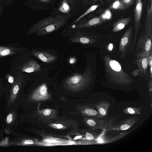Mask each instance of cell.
Wrapping results in <instances>:
<instances>
[{"mask_svg": "<svg viewBox=\"0 0 152 152\" xmlns=\"http://www.w3.org/2000/svg\"><path fill=\"white\" fill-rule=\"evenodd\" d=\"M70 17L69 15H59L45 18L33 25L26 34L35 33L38 36L48 34L62 27Z\"/></svg>", "mask_w": 152, "mask_h": 152, "instance_id": "cell-1", "label": "cell"}, {"mask_svg": "<svg viewBox=\"0 0 152 152\" xmlns=\"http://www.w3.org/2000/svg\"><path fill=\"white\" fill-rule=\"evenodd\" d=\"M103 58L106 75L110 81L120 86H128L134 82L131 77L123 70L118 61L108 55H104Z\"/></svg>", "mask_w": 152, "mask_h": 152, "instance_id": "cell-2", "label": "cell"}, {"mask_svg": "<svg viewBox=\"0 0 152 152\" xmlns=\"http://www.w3.org/2000/svg\"><path fill=\"white\" fill-rule=\"evenodd\" d=\"M23 81L22 74L18 73L9 90L7 91L5 109L7 111L17 109L20 103Z\"/></svg>", "mask_w": 152, "mask_h": 152, "instance_id": "cell-3", "label": "cell"}, {"mask_svg": "<svg viewBox=\"0 0 152 152\" xmlns=\"http://www.w3.org/2000/svg\"><path fill=\"white\" fill-rule=\"evenodd\" d=\"M92 80L90 71L83 74H75L67 78L65 81L66 86L69 89L78 91L86 86Z\"/></svg>", "mask_w": 152, "mask_h": 152, "instance_id": "cell-4", "label": "cell"}, {"mask_svg": "<svg viewBox=\"0 0 152 152\" xmlns=\"http://www.w3.org/2000/svg\"><path fill=\"white\" fill-rule=\"evenodd\" d=\"M152 36L144 32L139 37L137 43L135 57L136 58L152 55Z\"/></svg>", "mask_w": 152, "mask_h": 152, "instance_id": "cell-5", "label": "cell"}, {"mask_svg": "<svg viewBox=\"0 0 152 152\" xmlns=\"http://www.w3.org/2000/svg\"><path fill=\"white\" fill-rule=\"evenodd\" d=\"M133 28L130 27L125 32L120 40L119 50L121 53V59H124L130 50L132 42Z\"/></svg>", "mask_w": 152, "mask_h": 152, "instance_id": "cell-6", "label": "cell"}, {"mask_svg": "<svg viewBox=\"0 0 152 152\" xmlns=\"http://www.w3.org/2000/svg\"><path fill=\"white\" fill-rule=\"evenodd\" d=\"M142 9V0H136V5L134 10L135 22V31L133 39L130 50L133 52L140 28L141 27V19Z\"/></svg>", "mask_w": 152, "mask_h": 152, "instance_id": "cell-7", "label": "cell"}, {"mask_svg": "<svg viewBox=\"0 0 152 152\" xmlns=\"http://www.w3.org/2000/svg\"><path fill=\"white\" fill-rule=\"evenodd\" d=\"M152 57V55L136 58L133 63L137 65V67L131 73V74L134 77L138 75L142 76H145L147 74L149 61Z\"/></svg>", "mask_w": 152, "mask_h": 152, "instance_id": "cell-8", "label": "cell"}, {"mask_svg": "<svg viewBox=\"0 0 152 152\" xmlns=\"http://www.w3.org/2000/svg\"><path fill=\"white\" fill-rule=\"evenodd\" d=\"M113 120L102 119L101 118H86L85 121L88 126L94 129H107L112 124Z\"/></svg>", "mask_w": 152, "mask_h": 152, "instance_id": "cell-9", "label": "cell"}, {"mask_svg": "<svg viewBox=\"0 0 152 152\" xmlns=\"http://www.w3.org/2000/svg\"><path fill=\"white\" fill-rule=\"evenodd\" d=\"M138 119L137 116H132L125 119L117 125H113L111 124L107 130L110 131L128 130L135 124Z\"/></svg>", "mask_w": 152, "mask_h": 152, "instance_id": "cell-10", "label": "cell"}, {"mask_svg": "<svg viewBox=\"0 0 152 152\" xmlns=\"http://www.w3.org/2000/svg\"><path fill=\"white\" fill-rule=\"evenodd\" d=\"M50 96L48 91L47 84L44 83L35 91L32 94L31 98L36 100H44L48 99Z\"/></svg>", "mask_w": 152, "mask_h": 152, "instance_id": "cell-11", "label": "cell"}, {"mask_svg": "<svg viewBox=\"0 0 152 152\" xmlns=\"http://www.w3.org/2000/svg\"><path fill=\"white\" fill-rule=\"evenodd\" d=\"M103 22L100 17L87 20L82 18L76 23H77V28H80L90 27L100 24Z\"/></svg>", "mask_w": 152, "mask_h": 152, "instance_id": "cell-12", "label": "cell"}, {"mask_svg": "<svg viewBox=\"0 0 152 152\" xmlns=\"http://www.w3.org/2000/svg\"><path fill=\"white\" fill-rule=\"evenodd\" d=\"M94 106L101 118L108 115V111L110 106V103L109 102L101 100L96 103Z\"/></svg>", "mask_w": 152, "mask_h": 152, "instance_id": "cell-13", "label": "cell"}, {"mask_svg": "<svg viewBox=\"0 0 152 152\" xmlns=\"http://www.w3.org/2000/svg\"><path fill=\"white\" fill-rule=\"evenodd\" d=\"M21 71L24 72L31 73L41 69L40 66L35 61L31 60L26 62L21 67Z\"/></svg>", "mask_w": 152, "mask_h": 152, "instance_id": "cell-14", "label": "cell"}, {"mask_svg": "<svg viewBox=\"0 0 152 152\" xmlns=\"http://www.w3.org/2000/svg\"><path fill=\"white\" fill-rule=\"evenodd\" d=\"M97 37L91 35H81L71 39L72 42H78L83 44H91L97 41Z\"/></svg>", "mask_w": 152, "mask_h": 152, "instance_id": "cell-15", "label": "cell"}, {"mask_svg": "<svg viewBox=\"0 0 152 152\" xmlns=\"http://www.w3.org/2000/svg\"><path fill=\"white\" fill-rule=\"evenodd\" d=\"M34 55L42 61L49 63L54 61L56 57L51 54L45 52L33 51Z\"/></svg>", "mask_w": 152, "mask_h": 152, "instance_id": "cell-16", "label": "cell"}, {"mask_svg": "<svg viewBox=\"0 0 152 152\" xmlns=\"http://www.w3.org/2000/svg\"><path fill=\"white\" fill-rule=\"evenodd\" d=\"M20 50L19 48L0 46V57L16 54L19 53Z\"/></svg>", "mask_w": 152, "mask_h": 152, "instance_id": "cell-17", "label": "cell"}, {"mask_svg": "<svg viewBox=\"0 0 152 152\" xmlns=\"http://www.w3.org/2000/svg\"><path fill=\"white\" fill-rule=\"evenodd\" d=\"M131 20L130 17H127L118 20L113 25V31L116 32L122 30L128 24Z\"/></svg>", "mask_w": 152, "mask_h": 152, "instance_id": "cell-18", "label": "cell"}, {"mask_svg": "<svg viewBox=\"0 0 152 152\" xmlns=\"http://www.w3.org/2000/svg\"><path fill=\"white\" fill-rule=\"evenodd\" d=\"M17 109H14L9 111V113L6 118V129H9L10 127H12V126L14 124L17 120Z\"/></svg>", "mask_w": 152, "mask_h": 152, "instance_id": "cell-19", "label": "cell"}, {"mask_svg": "<svg viewBox=\"0 0 152 152\" xmlns=\"http://www.w3.org/2000/svg\"><path fill=\"white\" fill-rule=\"evenodd\" d=\"M82 113L83 115L86 116L101 118L96 109L93 107H84L83 108Z\"/></svg>", "mask_w": 152, "mask_h": 152, "instance_id": "cell-20", "label": "cell"}, {"mask_svg": "<svg viewBox=\"0 0 152 152\" xmlns=\"http://www.w3.org/2000/svg\"><path fill=\"white\" fill-rule=\"evenodd\" d=\"M74 0H63L59 7V10L61 12L67 13L72 8Z\"/></svg>", "mask_w": 152, "mask_h": 152, "instance_id": "cell-21", "label": "cell"}, {"mask_svg": "<svg viewBox=\"0 0 152 152\" xmlns=\"http://www.w3.org/2000/svg\"><path fill=\"white\" fill-rule=\"evenodd\" d=\"M142 107H128L123 111L124 113L128 115H140V114Z\"/></svg>", "mask_w": 152, "mask_h": 152, "instance_id": "cell-22", "label": "cell"}, {"mask_svg": "<svg viewBox=\"0 0 152 152\" xmlns=\"http://www.w3.org/2000/svg\"><path fill=\"white\" fill-rule=\"evenodd\" d=\"M127 7L121 0H116L113 2L110 6L111 9L116 10H123Z\"/></svg>", "mask_w": 152, "mask_h": 152, "instance_id": "cell-23", "label": "cell"}, {"mask_svg": "<svg viewBox=\"0 0 152 152\" xmlns=\"http://www.w3.org/2000/svg\"><path fill=\"white\" fill-rule=\"evenodd\" d=\"M99 6V4L92 5L83 14L77 18L75 21V23H76L80 19L95 10Z\"/></svg>", "mask_w": 152, "mask_h": 152, "instance_id": "cell-24", "label": "cell"}, {"mask_svg": "<svg viewBox=\"0 0 152 152\" xmlns=\"http://www.w3.org/2000/svg\"><path fill=\"white\" fill-rule=\"evenodd\" d=\"M100 134L96 132H86L85 134V137L88 140H92L97 139L100 135Z\"/></svg>", "mask_w": 152, "mask_h": 152, "instance_id": "cell-25", "label": "cell"}, {"mask_svg": "<svg viewBox=\"0 0 152 152\" xmlns=\"http://www.w3.org/2000/svg\"><path fill=\"white\" fill-rule=\"evenodd\" d=\"M104 21L110 19L112 17V14L109 9L106 10L100 16Z\"/></svg>", "mask_w": 152, "mask_h": 152, "instance_id": "cell-26", "label": "cell"}, {"mask_svg": "<svg viewBox=\"0 0 152 152\" xmlns=\"http://www.w3.org/2000/svg\"><path fill=\"white\" fill-rule=\"evenodd\" d=\"M121 0L127 7H128L133 4L135 0Z\"/></svg>", "mask_w": 152, "mask_h": 152, "instance_id": "cell-27", "label": "cell"}, {"mask_svg": "<svg viewBox=\"0 0 152 152\" xmlns=\"http://www.w3.org/2000/svg\"><path fill=\"white\" fill-rule=\"evenodd\" d=\"M51 112V111L50 109H47L45 110L43 112V115L45 116L50 115Z\"/></svg>", "mask_w": 152, "mask_h": 152, "instance_id": "cell-28", "label": "cell"}, {"mask_svg": "<svg viewBox=\"0 0 152 152\" xmlns=\"http://www.w3.org/2000/svg\"><path fill=\"white\" fill-rule=\"evenodd\" d=\"M22 143H24L25 144H32L34 143L33 141L31 140H25L24 142H22Z\"/></svg>", "mask_w": 152, "mask_h": 152, "instance_id": "cell-29", "label": "cell"}, {"mask_svg": "<svg viewBox=\"0 0 152 152\" xmlns=\"http://www.w3.org/2000/svg\"><path fill=\"white\" fill-rule=\"evenodd\" d=\"M81 1L83 4L85 5H89V0H79Z\"/></svg>", "mask_w": 152, "mask_h": 152, "instance_id": "cell-30", "label": "cell"}, {"mask_svg": "<svg viewBox=\"0 0 152 152\" xmlns=\"http://www.w3.org/2000/svg\"><path fill=\"white\" fill-rule=\"evenodd\" d=\"M52 0H38L40 2L44 3H48L50 2Z\"/></svg>", "mask_w": 152, "mask_h": 152, "instance_id": "cell-31", "label": "cell"}, {"mask_svg": "<svg viewBox=\"0 0 152 152\" xmlns=\"http://www.w3.org/2000/svg\"><path fill=\"white\" fill-rule=\"evenodd\" d=\"M2 89V86L0 85V99L1 96L3 95L4 93V91Z\"/></svg>", "mask_w": 152, "mask_h": 152, "instance_id": "cell-32", "label": "cell"}, {"mask_svg": "<svg viewBox=\"0 0 152 152\" xmlns=\"http://www.w3.org/2000/svg\"><path fill=\"white\" fill-rule=\"evenodd\" d=\"M113 48V45L112 44L110 43L109 45L108 49L109 50L111 51L112 50Z\"/></svg>", "mask_w": 152, "mask_h": 152, "instance_id": "cell-33", "label": "cell"}, {"mask_svg": "<svg viewBox=\"0 0 152 152\" xmlns=\"http://www.w3.org/2000/svg\"><path fill=\"white\" fill-rule=\"evenodd\" d=\"M99 0H91L89 1V4L93 5Z\"/></svg>", "mask_w": 152, "mask_h": 152, "instance_id": "cell-34", "label": "cell"}, {"mask_svg": "<svg viewBox=\"0 0 152 152\" xmlns=\"http://www.w3.org/2000/svg\"><path fill=\"white\" fill-rule=\"evenodd\" d=\"M56 126L58 128L60 129L63 127V125L61 124H57L56 125Z\"/></svg>", "mask_w": 152, "mask_h": 152, "instance_id": "cell-35", "label": "cell"}, {"mask_svg": "<svg viewBox=\"0 0 152 152\" xmlns=\"http://www.w3.org/2000/svg\"><path fill=\"white\" fill-rule=\"evenodd\" d=\"M82 137V136H80V135L77 136L76 137H75L74 139L76 140V139H79V138H81Z\"/></svg>", "mask_w": 152, "mask_h": 152, "instance_id": "cell-36", "label": "cell"}, {"mask_svg": "<svg viewBox=\"0 0 152 152\" xmlns=\"http://www.w3.org/2000/svg\"><path fill=\"white\" fill-rule=\"evenodd\" d=\"M75 59L74 58H71L70 60V62L71 63H74L75 62Z\"/></svg>", "mask_w": 152, "mask_h": 152, "instance_id": "cell-37", "label": "cell"}, {"mask_svg": "<svg viewBox=\"0 0 152 152\" xmlns=\"http://www.w3.org/2000/svg\"><path fill=\"white\" fill-rule=\"evenodd\" d=\"M148 4L149 5H152V0H148Z\"/></svg>", "mask_w": 152, "mask_h": 152, "instance_id": "cell-38", "label": "cell"}, {"mask_svg": "<svg viewBox=\"0 0 152 152\" xmlns=\"http://www.w3.org/2000/svg\"></svg>", "mask_w": 152, "mask_h": 152, "instance_id": "cell-39", "label": "cell"}, {"mask_svg": "<svg viewBox=\"0 0 152 152\" xmlns=\"http://www.w3.org/2000/svg\"></svg>", "mask_w": 152, "mask_h": 152, "instance_id": "cell-40", "label": "cell"}]
</instances>
